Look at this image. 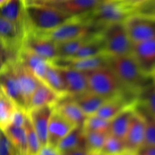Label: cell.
I'll list each match as a JSON object with an SVG mask.
<instances>
[{"label":"cell","instance_id":"1","mask_svg":"<svg viewBox=\"0 0 155 155\" xmlns=\"http://www.w3.org/2000/svg\"><path fill=\"white\" fill-rule=\"evenodd\" d=\"M107 65L117 76L126 92L138 100L140 92L152 83L151 77L142 71L132 54L108 56Z\"/></svg>","mask_w":155,"mask_h":155},{"label":"cell","instance_id":"2","mask_svg":"<svg viewBox=\"0 0 155 155\" xmlns=\"http://www.w3.org/2000/svg\"><path fill=\"white\" fill-rule=\"evenodd\" d=\"M27 30L48 33L72 18L56 7L48 5H26Z\"/></svg>","mask_w":155,"mask_h":155},{"label":"cell","instance_id":"3","mask_svg":"<svg viewBox=\"0 0 155 155\" xmlns=\"http://www.w3.org/2000/svg\"><path fill=\"white\" fill-rule=\"evenodd\" d=\"M85 73L90 92L105 99L125 95L131 99L138 101L126 92L117 76L108 65Z\"/></svg>","mask_w":155,"mask_h":155},{"label":"cell","instance_id":"4","mask_svg":"<svg viewBox=\"0 0 155 155\" xmlns=\"http://www.w3.org/2000/svg\"><path fill=\"white\" fill-rule=\"evenodd\" d=\"M100 32L84 15L81 17H72L54 30L42 34L57 44Z\"/></svg>","mask_w":155,"mask_h":155},{"label":"cell","instance_id":"5","mask_svg":"<svg viewBox=\"0 0 155 155\" xmlns=\"http://www.w3.org/2000/svg\"><path fill=\"white\" fill-rule=\"evenodd\" d=\"M131 14V11L120 0H103L92 12L85 16L101 31L106 26L124 22Z\"/></svg>","mask_w":155,"mask_h":155},{"label":"cell","instance_id":"6","mask_svg":"<svg viewBox=\"0 0 155 155\" xmlns=\"http://www.w3.org/2000/svg\"><path fill=\"white\" fill-rule=\"evenodd\" d=\"M104 52L108 56L132 54L133 42L130 40L124 22L106 26L101 31Z\"/></svg>","mask_w":155,"mask_h":155},{"label":"cell","instance_id":"7","mask_svg":"<svg viewBox=\"0 0 155 155\" xmlns=\"http://www.w3.org/2000/svg\"><path fill=\"white\" fill-rule=\"evenodd\" d=\"M124 25L133 44L155 38L154 17L132 13L124 21Z\"/></svg>","mask_w":155,"mask_h":155},{"label":"cell","instance_id":"8","mask_svg":"<svg viewBox=\"0 0 155 155\" xmlns=\"http://www.w3.org/2000/svg\"><path fill=\"white\" fill-rule=\"evenodd\" d=\"M13 61L0 68V90L10 98L18 107L28 110L27 103L24 98L21 86L14 71Z\"/></svg>","mask_w":155,"mask_h":155},{"label":"cell","instance_id":"9","mask_svg":"<svg viewBox=\"0 0 155 155\" xmlns=\"http://www.w3.org/2000/svg\"><path fill=\"white\" fill-rule=\"evenodd\" d=\"M23 48L52 62L57 58V45L42 33L27 30L22 40Z\"/></svg>","mask_w":155,"mask_h":155},{"label":"cell","instance_id":"10","mask_svg":"<svg viewBox=\"0 0 155 155\" xmlns=\"http://www.w3.org/2000/svg\"><path fill=\"white\" fill-rule=\"evenodd\" d=\"M145 119L136 109L124 139L127 154H136L145 140Z\"/></svg>","mask_w":155,"mask_h":155},{"label":"cell","instance_id":"11","mask_svg":"<svg viewBox=\"0 0 155 155\" xmlns=\"http://www.w3.org/2000/svg\"><path fill=\"white\" fill-rule=\"evenodd\" d=\"M24 0H8L0 7V15L13 24L24 37L27 31Z\"/></svg>","mask_w":155,"mask_h":155},{"label":"cell","instance_id":"12","mask_svg":"<svg viewBox=\"0 0 155 155\" xmlns=\"http://www.w3.org/2000/svg\"><path fill=\"white\" fill-rule=\"evenodd\" d=\"M132 55L142 71L151 77L155 71V38L133 44Z\"/></svg>","mask_w":155,"mask_h":155},{"label":"cell","instance_id":"13","mask_svg":"<svg viewBox=\"0 0 155 155\" xmlns=\"http://www.w3.org/2000/svg\"><path fill=\"white\" fill-rule=\"evenodd\" d=\"M54 106H42L29 109V119L40 142L41 147L47 144L48 128L50 117Z\"/></svg>","mask_w":155,"mask_h":155},{"label":"cell","instance_id":"14","mask_svg":"<svg viewBox=\"0 0 155 155\" xmlns=\"http://www.w3.org/2000/svg\"><path fill=\"white\" fill-rule=\"evenodd\" d=\"M64 80L68 97H74L89 91L86 73L65 67H58Z\"/></svg>","mask_w":155,"mask_h":155},{"label":"cell","instance_id":"15","mask_svg":"<svg viewBox=\"0 0 155 155\" xmlns=\"http://www.w3.org/2000/svg\"><path fill=\"white\" fill-rule=\"evenodd\" d=\"M52 63L56 66L71 68L83 72H87L107 65V55L102 54L89 58H57Z\"/></svg>","mask_w":155,"mask_h":155},{"label":"cell","instance_id":"16","mask_svg":"<svg viewBox=\"0 0 155 155\" xmlns=\"http://www.w3.org/2000/svg\"><path fill=\"white\" fill-rule=\"evenodd\" d=\"M74 127L54 107L48 124L47 144L57 148L61 139Z\"/></svg>","mask_w":155,"mask_h":155},{"label":"cell","instance_id":"17","mask_svg":"<svg viewBox=\"0 0 155 155\" xmlns=\"http://www.w3.org/2000/svg\"><path fill=\"white\" fill-rule=\"evenodd\" d=\"M14 71L18 80L21 92H22L24 98L27 103V108H29V103L31 98L32 95L37 88L38 85L40 83V80H38L34 74L29 71L19 60L15 59L12 62Z\"/></svg>","mask_w":155,"mask_h":155},{"label":"cell","instance_id":"18","mask_svg":"<svg viewBox=\"0 0 155 155\" xmlns=\"http://www.w3.org/2000/svg\"><path fill=\"white\" fill-rule=\"evenodd\" d=\"M17 59L31 71L38 80L42 82L50 61L23 47L18 51Z\"/></svg>","mask_w":155,"mask_h":155},{"label":"cell","instance_id":"19","mask_svg":"<svg viewBox=\"0 0 155 155\" xmlns=\"http://www.w3.org/2000/svg\"><path fill=\"white\" fill-rule=\"evenodd\" d=\"M103 0H64L52 5L71 17H81L92 12Z\"/></svg>","mask_w":155,"mask_h":155},{"label":"cell","instance_id":"20","mask_svg":"<svg viewBox=\"0 0 155 155\" xmlns=\"http://www.w3.org/2000/svg\"><path fill=\"white\" fill-rule=\"evenodd\" d=\"M54 107L74 126L83 127L87 117L77 103L68 96L60 99Z\"/></svg>","mask_w":155,"mask_h":155},{"label":"cell","instance_id":"21","mask_svg":"<svg viewBox=\"0 0 155 155\" xmlns=\"http://www.w3.org/2000/svg\"><path fill=\"white\" fill-rule=\"evenodd\" d=\"M0 40L18 55L22 46L23 36L13 24L0 15Z\"/></svg>","mask_w":155,"mask_h":155},{"label":"cell","instance_id":"22","mask_svg":"<svg viewBox=\"0 0 155 155\" xmlns=\"http://www.w3.org/2000/svg\"><path fill=\"white\" fill-rule=\"evenodd\" d=\"M138 101L131 99L125 95H119L107 99L101 106L97 113L98 116L104 119L111 120L118 114L131 104H136Z\"/></svg>","mask_w":155,"mask_h":155},{"label":"cell","instance_id":"23","mask_svg":"<svg viewBox=\"0 0 155 155\" xmlns=\"http://www.w3.org/2000/svg\"><path fill=\"white\" fill-rule=\"evenodd\" d=\"M136 103L126 107L110 120L109 132L110 134L113 135L118 139L124 140L132 118L136 111Z\"/></svg>","mask_w":155,"mask_h":155},{"label":"cell","instance_id":"24","mask_svg":"<svg viewBox=\"0 0 155 155\" xmlns=\"http://www.w3.org/2000/svg\"><path fill=\"white\" fill-rule=\"evenodd\" d=\"M60 154L69 155L73 151L78 148H86L84 130L83 127H74L58 145ZM87 151V150H86Z\"/></svg>","mask_w":155,"mask_h":155},{"label":"cell","instance_id":"25","mask_svg":"<svg viewBox=\"0 0 155 155\" xmlns=\"http://www.w3.org/2000/svg\"><path fill=\"white\" fill-rule=\"evenodd\" d=\"M60 99H61V98L56 92L40 81L32 95L28 110L42 106H54Z\"/></svg>","mask_w":155,"mask_h":155},{"label":"cell","instance_id":"26","mask_svg":"<svg viewBox=\"0 0 155 155\" xmlns=\"http://www.w3.org/2000/svg\"><path fill=\"white\" fill-rule=\"evenodd\" d=\"M69 98L77 103V105L87 117L95 114L103 103L107 100L90 91H88L77 96L69 97Z\"/></svg>","mask_w":155,"mask_h":155},{"label":"cell","instance_id":"27","mask_svg":"<svg viewBox=\"0 0 155 155\" xmlns=\"http://www.w3.org/2000/svg\"><path fill=\"white\" fill-rule=\"evenodd\" d=\"M42 83L51 88L61 98L68 95L66 84L61 73L59 71L58 68L52 62H50L48 64Z\"/></svg>","mask_w":155,"mask_h":155},{"label":"cell","instance_id":"28","mask_svg":"<svg viewBox=\"0 0 155 155\" xmlns=\"http://www.w3.org/2000/svg\"><path fill=\"white\" fill-rule=\"evenodd\" d=\"M105 54L101 32L92 34L89 37L75 55L72 58H89Z\"/></svg>","mask_w":155,"mask_h":155},{"label":"cell","instance_id":"29","mask_svg":"<svg viewBox=\"0 0 155 155\" xmlns=\"http://www.w3.org/2000/svg\"><path fill=\"white\" fill-rule=\"evenodd\" d=\"M2 131L11 141L18 154H27V136L24 127H18L9 124Z\"/></svg>","mask_w":155,"mask_h":155},{"label":"cell","instance_id":"30","mask_svg":"<svg viewBox=\"0 0 155 155\" xmlns=\"http://www.w3.org/2000/svg\"><path fill=\"white\" fill-rule=\"evenodd\" d=\"M92 35L56 44L57 45V58H70L74 57L78 50L81 48L82 45Z\"/></svg>","mask_w":155,"mask_h":155},{"label":"cell","instance_id":"31","mask_svg":"<svg viewBox=\"0 0 155 155\" xmlns=\"http://www.w3.org/2000/svg\"><path fill=\"white\" fill-rule=\"evenodd\" d=\"M108 134L98 132L84 131L85 145L88 154H100Z\"/></svg>","mask_w":155,"mask_h":155},{"label":"cell","instance_id":"32","mask_svg":"<svg viewBox=\"0 0 155 155\" xmlns=\"http://www.w3.org/2000/svg\"><path fill=\"white\" fill-rule=\"evenodd\" d=\"M17 106L5 94H0V130H3L11 124Z\"/></svg>","mask_w":155,"mask_h":155},{"label":"cell","instance_id":"33","mask_svg":"<svg viewBox=\"0 0 155 155\" xmlns=\"http://www.w3.org/2000/svg\"><path fill=\"white\" fill-rule=\"evenodd\" d=\"M110 120L93 114L86 117L83 125V129L86 132H98L108 134L110 132Z\"/></svg>","mask_w":155,"mask_h":155},{"label":"cell","instance_id":"34","mask_svg":"<svg viewBox=\"0 0 155 155\" xmlns=\"http://www.w3.org/2000/svg\"><path fill=\"white\" fill-rule=\"evenodd\" d=\"M136 107L145 119V140L143 145H155V117L150 114L139 103H136Z\"/></svg>","mask_w":155,"mask_h":155},{"label":"cell","instance_id":"35","mask_svg":"<svg viewBox=\"0 0 155 155\" xmlns=\"http://www.w3.org/2000/svg\"><path fill=\"white\" fill-rule=\"evenodd\" d=\"M137 102L155 117V86L153 82L140 92Z\"/></svg>","mask_w":155,"mask_h":155},{"label":"cell","instance_id":"36","mask_svg":"<svg viewBox=\"0 0 155 155\" xmlns=\"http://www.w3.org/2000/svg\"><path fill=\"white\" fill-rule=\"evenodd\" d=\"M100 154L120 155L127 154L124 141L109 133L107 136Z\"/></svg>","mask_w":155,"mask_h":155},{"label":"cell","instance_id":"37","mask_svg":"<svg viewBox=\"0 0 155 155\" xmlns=\"http://www.w3.org/2000/svg\"><path fill=\"white\" fill-rule=\"evenodd\" d=\"M24 129L26 132V136H27V154L29 155H37L39 154V151L41 148V144L39 140L37 135L32 126L31 122L29 119L28 114H27V120H26L25 124H24Z\"/></svg>","mask_w":155,"mask_h":155},{"label":"cell","instance_id":"38","mask_svg":"<svg viewBox=\"0 0 155 155\" xmlns=\"http://www.w3.org/2000/svg\"><path fill=\"white\" fill-rule=\"evenodd\" d=\"M132 13L146 15L155 18V0H148L135 8Z\"/></svg>","mask_w":155,"mask_h":155},{"label":"cell","instance_id":"39","mask_svg":"<svg viewBox=\"0 0 155 155\" xmlns=\"http://www.w3.org/2000/svg\"><path fill=\"white\" fill-rule=\"evenodd\" d=\"M18 154L15 147L12 144L8 138L3 133L0 131V155H16Z\"/></svg>","mask_w":155,"mask_h":155},{"label":"cell","instance_id":"40","mask_svg":"<svg viewBox=\"0 0 155 155\" xmlns=\"http://www.w3.org/2000/svg\"><path fill=\"white\" fill-rule=\"evenodd\" d=\"M17 54L14 53L2 41L0 40V68L8 62L15 61Z\"/></svg>","mask_w":155,"mask_h":155},{"label":"cell","instance_id":"41","mask_svg":"<svg viewBox=\"0 0 155 155\" xmlns=\"http://www.w3.org/2000/svg\"><path fill=\"white\" fill-rule=\"evenodd\" d=\"M27 117V111L20 107H16L11 120V125L15 127H24L26 120Z\"/></svg>","mask_w":155,"mask_h":155},{"label":"cell","instance_id":"42","mask_svg":"<svg viewBox=\"0 0 155 155\" xmlns=\"http://www.w3.org/2000/svg\"><path fill=\"white\" fill-rule=\"evenodd\" d=\"M60 154L58 148L51 145H43L40 148L39 151V155H58Z\"/></svg>","mask_w":155,"mask_h":155},{"label":"cell","instance_id":"43","mask_svg":"<svg viewBox=\"0 0 155 155\" xmlns=\"http://www.w3.org/2000/svg\"><path fill=\"white\" fill-rule=\"evenodd\" d=\"M120 1L123 3V5H124L125 7H127L128 9H130L132 12V11H133L135 8L140 5L141 4L144 3L145 2L148 1V0H120Z\"/></svg>","mask_w":155,"mask_h":155},{"label":"cell","instance_id":"44","mask_svg":"<svg viewBox=\"0 0 155 155\" xmlns=\"http://www.w3.org/2000/svg\"><path fill=\"white\" fill-rule=\"evenodd\" d=\"M64 0H24L25 5H52L57 3L61 2Z\"/></svg>","mask_w":155,"mask_h":155},{"label":"cell","instance_id":"45","mask_svg":"<svg viewBox=\"0 0 155 155\" xmlns=\"http://www.w3.org/2000/svg\"><path fill=\"white\" fill-rule=\"evenodd\" d=\"M139 155H155V145H142L138 151L137 154Z\"/></svg>","mask_w":155,"mask_h":155},{"label":"cell","instance_id":"46","mask_svg":"<svg viewBox=\"0 0 155 155\" xmlns=\"http://www.w3.org/2000/svg\"><path fill=\"white\" fill-rule=\"evenodd\" d=\"M151 79H152L153 83H154V86H155V71L152 73V74L151 75Z\"/></svg>","mask_w":155,"mask_h":155},{"label":"cell","instance_id":"47","mask_svg":"<svg viewBox=\"0 0 155 155\" xmlns=\"http://www.w3.org/2000/svg\"><path fill=\"white\" fill-rule=\"evenodd\" d=\"M8 0H0V7H1L2 5H3Z\"/></svg>","mask_w":155,"mask_h":155},{"label":"cell","instance_id":"48","mask_svg":"<svg viewBox=\"0 0 155 155\" xmlns=\"http://www.w3.org/2000/svg\"><path fill=\"white\" fill-rule=\"evenodd\" d=\"M2 93V91L1 90H0V94H1Z\"/></svg>","mask_w":155,"mask_h":155},{"label":"cell","instance_id":"49","mask_svg":"<svg viewBox=\"0 0 155 155\" xmlns=\"http://www.w3.org/2000/svg\"><path fill=\"white\" fill-rule=\"evenodd\" d=\"M0 131H1V130H0Z\"/></svg>","mask_w":155,"mask_h":155}]
</instances>
